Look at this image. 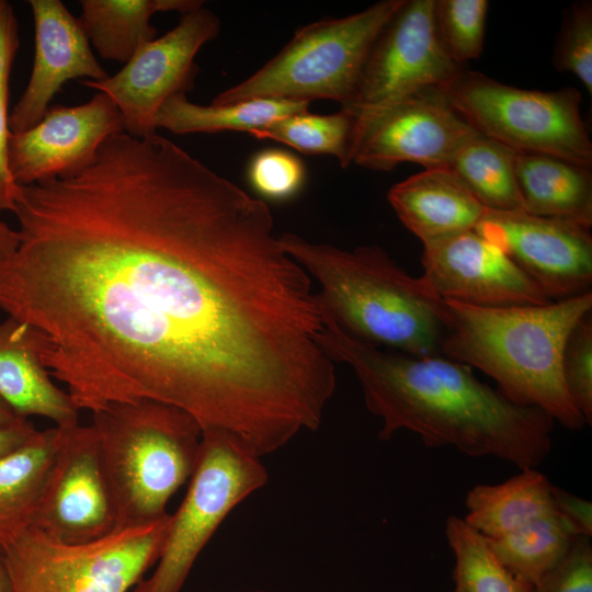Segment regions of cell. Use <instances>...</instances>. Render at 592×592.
Segmentation results:
<instances>
[{"label": "cell", "instance_id": "obj_33", "mask_svg": "<svg viewBox=\"0 0 592 592\" xmlns=\"http://www.w3.org/2000/svg\"><path fill=\"white\" fill-rule=\"evenodd\" d=\"M532 592H592L591 538L577 535L563 557L533 585Z\"/></svg>", "mask_w": 592, "mask_h": 592}, {"label": "cell", "instance_id": "obj_32", "mask_svg": "<svg viewBox=\"0 0 592 592\" xmlns=\"http://www.w3.org/2000/svg\"><path fill=\"white\" fill-rule=\"evenodd\" d=\"M562 377L568 395L592 422V314L584 315L570 331L562 352Z\"/></svg>", "mask_w": 592, "mask_h": 592}, {"label": "cell", "instance_id": "obj_30", "mask_svg": "<svg viewBox=\"0 0 592 592\" xmlns=\"http://www.w3.org/2000/svg\"><path fill=\"white\" fill-rule=\"evenodd\" d=\"M554 66L574 75L592 93V3L578 1L565 15L559 33Z\"/></svg>", "mask_w": 592, "mask_h": 592}, {"label": "cell", "instance_id": "obj_15", "mask_svg": "<svg viewBox=\"0 0 592 592\" xmlns=\"http://www.w3.org/2000/svg\"><path fill=\"white\" fill-rule=\"evenodd\" d=\"M123 132L118 109L102 92L80 105L48 107L34 126L10 134V174L18 185H30L76 173L109 137Z\"/></svg>", "mask_w": 592, "mask_h": 592}, {"label": "cell", "instance_id": "obj_38", "mask_svg": "<svg viewBox=\"0 0 592 592\" xmlns=\"http://www.w3.org/2000/svg\"><path fill=\"white\" fill-rule=\"evenodd\" d=\"M20 242L18 230H13L0 220V261L10 257Z\"/></svg>", "mask_w": 592, "mask_h": 592}, {"label": "cell", "instance_id": "obj_3", "mask_svg": "<svg viewBox=\"0 0 592 592\" xmlns=\"http://www.w3.org/2000/svg\"><path fill=\"white\" fill-rule=\"evenodd\" d=\"M441 356L490 376L511 402L545 411L566 429L587 422L566 389L561 361L576 323L592 311V293L542 306L477 308L439 298Z\"/></svg>", "mask_w": 592, "mask_h": 592}, {"label": "cell", "instance_id": "obj_12", "mask_svg": "<svg viewBox=\"0 0 592 592\" xmlns=\"http://www.w3.org/2000/svg\"><path fill=\"white\" fill-rule=\"evenodd\" d=\"M435 0H405L376 38L352 111L384 106L439 88L463 67L444 50L434 23Z\"/></svg>", "mask_w": 592, "mask_h": 592}, {"label": "cell", "instance_id": "obj_8", "mask_svg": "<svg viewBox=\"0 0 592 592\" xmlns=\"http://www.w3.org/2000/svg\"><path fill=\"white\" fill-rule=\"evenodd\" d=\"M439 88L483 136L515 152L554 156L591 169L592 141L576 88L521 89L464 68Z\"/></svg>", "mask_w": 592, "mask_h": 592}, {"label": "cell", "instance_id": "obj_31", "mask_svg": "<svg viewBox=\"0 0 592 592\" xmlns=\"http://www.w3.org/2000/svg\"><path fill=\"white\" fill-rule=\"evenodd\" d=\"M247 175L261 200L281 202L300 192L306 181V169L297 156L283 149L269 148L251 158Z\"/></svg>", "mask_w": 592, "mask_h": 592}, {"label": "cell", "instance_id": "obj_14", "mask_svg": "<svg viewBox=\"0 0 592 592\" xmlns=\"http://www.w3.org/2000/svg\"><path fill=\"white\" fill-rule=\"evenodd\" d=\"M33 526L69 544L100 538L115 527L92 424L62 428Z\"/></svg>", "mask_w": 592, "mask_h": 592}, {"label": "cell", "instance_id": "obj_18", "mask_svg": "<svg viewBox=\"0 0 592 592\" xmlns=\"http://www.w3.org/2000/svg\"><path fill=\"white\" fill-rule=\"evenodd\" d=\"M388 202L423 247L476 229L487 208L446 168L424 171L395 184Z\"/></svg>", "mask_w": 592, "mask_h": 592}, {"label": "cell", "instance_id": "obj_25", "mask_svg": "<svg viewBox=\"0 0 592 592\" xmlns=\"http://www.w3.org/2000/svg\"><path fill=\"white\" fill-rule=\"evenodd\" d=\"M515 151L475 130L449 169L487 209L523 210L514 170Z\"/></svg>", "mask_w": 592, "mask_h": 592}, {"label": "cell", "instance_id": "obj_7", "mask_svg": "<svg viewBox=\"0 0 592 592\" xmlns=\"http://www.w3.org/2000/svg\"><path fill=\"white\" fill-rule=\"evenodd\" d=\"M170 514L78 544L31 526L1 550L10 592H127L157 563Z\"/></svg>", "mask_w": 592, "mask_h": 592}, {"label": "cell", "instance_id": "obj_9", "mask_svg": "<svg viewBox=\"0 0 592 592\" xmlns=\"http://www.w3.org/2000/svg\"><path fill=\"white\" fill-rule=\"evenodd\" d=\"M267 480L261 457L241 441L223 431H203L196 467L183 501L170 514L156 569L133 592H181L223 521Z\"/></svg>", "mask_w": 592, "mask_h": 592}, {"label": "cell", "instance_id": "obj_37", "mask_svg": "<svg viewBox=\"0 0 592 592\" xmlns=\"http://www.w3.org/2000/svg\"><path fill=\"white\" fill-rule=\"evenodd\" d=\"M36 431L27 419L0 425V458L22 446Z\"/></svg>", "mask_w": 592, "mask_h": 592}, {"label": "cell", "instance_id": "obj_39", "mask_svg": "<svg viewBox=\"0 0 592 592\" xmlns=\"http://www.w3.org/2000/svg\"><path fill=\"white\" fill-rule=\"evenodd\" d=\"M19 419L22 418L16 417L14 412L0 400V425L12 423Z\"/></svg>", "mask_w": 592, "mask_h": 592}, {"label": "cell", "instance_id": "obj_2", "mask_svg": "<svg viewBox=\"0 0 592 592\" xmlns=\"http://www.w3.org/2000/svg\"><path fill=\"white\" fill-rule=\"evenodd\" d=\"M325 323L326 351L334 363L353 369L368 411L382 420L378 439L407 430L428 447L453 446L520 469L537 468L550 453L554 419L538 408L514 405L480 382L471 367L440 355L377 348Z\"/></svg>", "mask_w": 592, "mask_h": 592}, {"label": "cell", "instance_id": "obj_27", "mask_svg": "<svg viewBox=\"0 0 592 592\" xmlns=\"http://www.w3.org/2000/svg\"><path fill=\"white\" fill-rule=\"evenodd\" d=\"M445 536L454 554L452 592H532L533 585L516 578L497 558L488 539L465 522L449 515Z\"/></svg>", "mask_w": 592, "mask_h": 592}, {"label": "cell", "instance_id": "obj_35", "mask_svg": "<svg viewBox=\"0 0 592 592\" xmlns=\"http://www.w3.org/2000/svg\"><path fill=\"white\" fill-rule=\"evenodd\" d=\"M555 508L573 527L577 535L592 536L591 501L577 497L555 485L551 488Z\"/></svg>", "mask_w": 592, "mask_h": 592}, {"label": "cell", "instance_id": "obj_26", "mask_svg": "<svg viewBox=\"0 0 592 592\" xmlns=\"http://www.w3.org/2000/svg\"><path fill=\"white\" fill-rule=\"evenodd\" d=\"M576 536L571 524L555 510L503 536L487 539L510 572L534 585L563 557Z\"/></svg>", "mask_w": 592, "mask_h": 592}, {"label": "cell", "instance_id": "obj_11", "mask_svg": "<svg viewBox=\"0 0 592 592\" xmlns=\"http://www.w3.org/2000/svg\"><path fill=\"white\" fill-rule=\"evenodd\" d=\"M219 31L218 16L202 5L182 14L161 37L140 45L115 75L81 83L114 102L125 133L136 138L155 135L160 107L172 95L193 89L198 72L195 56Z\"/></svg>", "mask_w": 592, "mask_h": 592}, {"label": "cell", "instance_id": "obj_13", "mask_svg": "<svg viewBox=\"0 0 592 592\" xmlns=\"http://www.w3.org/2000/svg\"><path fill=\"white\" fill-rule=\"evenodd\" d=\"M475 230L498 246L551 301L591 293L590 229L523 210L487 209Z\"/></svg>", "mask_w": 592, "mask_h": 592}, {"label": "cell", "instance_id": "obj_24", "mask_svg": "<svg viewBox=\"0 0 592 592\" xmlns=\"http://www.w3.org/2000/svg\"><path fill=\"white\" fill-rule=\"evenodd\" d=\"M308 102L255 99L225 105H201L185 93L169 98L156 116V128L174 134L246 132L264 126L285 116L307 111Z\"/></svg>", "mask_w": 592, "mask_h": 592}, {"label": "cell", "instance_id": "obj_4", "mask_svg": "<svg viewBox=\"0 0 592 592\" xmlns=\"http://www.w3.org/2000/svg\"><path fill=\"white\" fill-rule=\"evenodd\" d=\"M285 251L318 285L325 320L357 341L403 354L441 356L439 297L378 246L353 250L281 235Z\"/></svg>", "mask_w": 592, "mask_h": 592}, {"label": "cell", "instance_id": "obj_6", "mask_svg": "<svg viewBox=\"0 0 592 592\" xmlns=\"http://www.w3.org/2000/svg\"><path fill=\"white\" fill-rule=\"evenodd\" d=\"M403 2L383 0L344 18L303 26L259 70L220 92L210 104L323 99L339 102L341 107L350 105L376 38Z\"/></svg>", "mask_w": 592, "mask_h": 592}, {"label": "cell", "instance_id": "obj_28", "mask_svg": "<svg viewBox=\"0 0 592 592\" xmlns=\"http://www.w3.org/2000/svg\"><path fill=\"white\" fill-rule=\"evenodd\" d=\"M354 125L353 113L344 107L332 114L308 110L277 119L249 133L252 137L285 144L307 155L333 156L342 168L349 167V151Z\"/></svg>", "mask_w": 592, "mask_h": 592}, {"label": "cell", "instance_id": "obj_36", "mask_svg": "<svg viewBox=\"0 0 592 592\" xmlns=\"http://www.w3.org/2000/svg\"><path fill=\"white\" fill-rule=\"evenodd\" d=\"M19 45V27L14 10L8 1L0 0V86H9Z\"/></svg>", "mask_w": 592, "mask_h": 592}, {"label": "cell", "instance_id": "obj_1", "mask_svg": "<svg viewBox=\"0 0 592 592\" xmlns=\"http://www.w3.org/2000/svg\"><path fill=\"white\" fill-rule=\"evenodd\" d=\"M0 310L79 410L150 399L260 457L316 431L337 387L314 281L265 201L168 138L109 137L18 185Z\"/></svg>", "mask_w": 592, "mask_h": 592}, {"label": "cell", "instance_id": "obj_21", "mask_svg": "<svg viewBox=\"0 0 592 592\" xmlns=\"http://www.w3.org/2000/svg\"><path fill=\"white\" fill-rule=\"evenodd\" d=\"M62 428L36 431L22 446L0 458V551L33 525Z\"/></svg>", "mask_w": 592, "mask_h": 592}, {"label": "cell", "instance_id": "obj_29", "mask_svg": "<svg viewBox=\"0 0 592 592\" xmlns=\"http://www.w3.org/2000/svg\"><path fill=\"white\" fill-rule=\"evenodd\" d=\"M488 9L487 0H435L434 23L439 39L458 66L481 55Z\"/></svg>", "mask_w": 592, "mask_h": 592}, {"label": "cell", "instance_id": "obj_23", "mask_svg": "<svg viewBox=\"0 0 592 592\" xmlns=\"http://www.w3.org/2000/svg\"><path fill=\"white\" fill-rule=\"evenodd\" d=\"M521 471L503 482L476 485L466 494L465 522L486 538H497L556 510L553 483L537 468Z\"/></svg>", "mask_w": 592, "mask_h": 592}, {"label": "cell", "instance_id": "obj_17", "mask_svg": "<svg viewBox=\"0 0 592 592\" xmlns=\"http://www.w3.org/2000/svg\"><path fill=\"white\" fill-rule=\"evenodd\" d=\"M35 31L34 62L27 84L9 114L11 133L34 126L68 80L109 77L94 57L78 20L60 0H30Z\"/></svg>", "mask_w": 592, "mask_h": 592}, {"label": "cell", "instance_id": "obj_20", "mask_svg": "<svg viewBox=\"0 0 592 592\" xmlns=\"http://www.w3.org/2000/svg\"><path fill=\"white\" fill-rule=\"evenodd\" d=\"M514 170L523 212L591 228V169L554 156L515 152Z\"/></svg>", "mask_w": 592, "mask_h": 592}, {"label": "cell", "instance_id": "obj_41", "mask_svg": "<svg viewBox=\"0 0 592 592\" xmlns=\"http://www.w3.org/2000/svg\"><path fill=\"white\" fill-rule=\"evenodd\" d=\"M251 592H273V591L257 590V591H251Z\"/></svg>", "mask_w": 592, "mask_h": 592}, {"label": "cell", "instance_id": "obj_22", "mask_svg": "<svg viewBox=\"0 0 592 592\" xmlns=\"http://www.w3.org/2000/svg\"><path fill=\"white\" fill-rule=\"evenodd\" d=\"M78 18L90 44L110 60L127 62L144 43L156 38L150 19L157 12L181 15L204 5L200 0H81Z\"/></svg>", "mask_w": 592, "mask_h": 592}, {"label": "cell", "instance_id": "obj_40", "mask_svg": "<svg viewBox=\"0 0 592 592\" xmlns=\"http://www.w3.org/2000/svg\"><path fill=\"white\" fill-rule=\"evenodd\" d=\"M0 592H10V582L0 551Z\"/></svg>", "mask_w": 592, "mask_h": 592}, {"label": "cell", "instance_id": "obj_10", "mask_svg": "<svg viewBox=\"0 0 592 592\" xmlns=\"http://www.w3.org/2000/svg\"><path fill=\"white\" fill-rule=\"evenodd\" d=\"M350 111L354 125L349 164L374 171H389L405 162L447 169L475 132L440 88L384 106Z\"/></svg>", "mask_w": 592, "mask_h": 592}, {"label": "cell", "instance_id": "obj_16", "mask_svg": "<svg viewBox=\"0 0 592 592\" xmlns=\"http://www.w3.org/2000/svg\"><path fill=\"white\" fill-rule=\"evenodd\" d=\"M421 263V277L443 300L477 308L551 303L498 246L475 229L423 247Z\"/></svg>", "mask_w": 592, "mask_h": 592}, {"label": "cell", "instance_id": "obj_34", "mask_svg": "<svg viewBox=\"0 0 592 592\" xmlns=\"http://www.w3.org/2000/svg\"><path fill=\"white\" fill-rule=\"evenodd\" d=\"M8 105L9 86H0V212L13 210L18 186L8 167V141L11 134Z\"/></svg>", "mask_w": 592, "mask_h": 592}, {"label": "cell", "instance_id": "obj_19", "mask_svg": "<svg viewBox=\"0 0 592 592\" xmlns=\"http://www.w3.org/2000/svg\"><path fill=\"white\" fill-rule=\"evenodd\" d=\"M0 400L22 419L43 417L65 429L79 424L80 410L52 380L32 329L10 317L0 323Z\"/></svg>", "mask_w": 592, "mask_h": 592}, {"label": "cell", "instance_id": "obj_5", "mask_svg": "<svg viewBox=\"0 0 592 592\" xmlns=\"http://www.w3.org/2000/svg\"><path fill=\"white\" fill-rule=\"evenodd\" d=\"M92 417L115 526L164 516L196 467L201 425L184 410L150 399L110 403Z\"/></svg>", "mask_w": 592, "mask_h": 592}]
</instances>
